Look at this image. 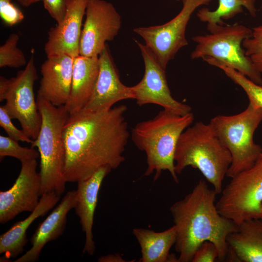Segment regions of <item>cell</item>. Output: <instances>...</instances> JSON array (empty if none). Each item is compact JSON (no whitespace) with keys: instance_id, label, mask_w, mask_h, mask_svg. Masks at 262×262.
Masks as SVG:
<instances>
[{"instance_id":"6da1fadb","label":"cell","mask_w":262,"mask_h":262,"mask_svg":"<svg viewBox=\"0 0 262 262\" xmlns=\"http://www.w3.org/2000/svg\"><path fill=\"white\" fill-rule=\"evenodd\" d=\"M125 105L90 112L69 114L63 131L64 175L66 182L87 179L99 168H117L125 161L130 137Z\"/></svg>"},{"instance_id":"7a4b0ae2","label":"cell","mask_w":262,"mask_h":262,"mask_svg":"<svg viewBox=\"0 0 262 262\" xmlns=\"http://www.w3.org/2000/svg\"><path fill=\"white\" fill-rule=\"evenodd\" d=\"M216 194L200 180L183 198L174 202L169 211L176 230L175 249L179 254L178 262H190L205 241L213 243L220 261H225L229 246L227 238L238 226L218 211L215 203Z\"/></svg>"},{"instance_id":"3957f363","label":"cell","mask_w":262,"mask_h":262,"mask_svg":"<svg viewBox=\"0 0 262 262\" xmlns=\"http://www.w3.org/2000/svg\"><path fill=\"white\" fill-rule=\"evenodd\" d=\"M194 120L191 112L180 115L164 109L153 118L140 122L133 127L131 139L146 155L147 168L144 176H148L155 172V181L163 171L167 170L175 182L179 183L175 169V150L181 134Z\"/></svg>"},{"instance_id":"277c9868","label":"cell","mask_w":262,"mask_h":262,"mask_svg":"<svg viewBox=\"0 0 262 262\" xmlns=\"http://www.w3.org/2000/svg\"><path fill=\"white\" fill-rule=\"evenodd\" d=\"M175 169L180 174L187 166L199 170L217 195L231 163L229 150L209 123L196 122L181 134L176 146Z\"/></svg>"},{"instance_id":"5b68a950","label":"cell","mask_w":262,"mask_h":262,"mask_svg":"<svg viewBox=\"0 0 262 262\" xmlns=\"http://www.w3.org/2000/svg\"><path fill=\"white\" fill-rule=\"evenodd\" d=\"M37 108L41 124L31 147H37L40 158L39 174L41 196L54 192L61 196L66 189L64 175L65 148L63 131L69 113L65 106H56L37 95Z\"/></svg>"},{"instance_id":"8992f818","label":"cell","mask_w":262,"mask_h":262,"mask_svg":"<svg viewBox=\"0 0 262 262\" xmlns=\"http://www.w3.org/2000/svg\"><path fill=\"white\" fill-rule=\"evenodd\" d=\"M262 122V108L249 103L242 112L232 115H218L210 123L229 150L231 163L226 176L232 178L250 168L262 153L254 141V134Z\"/></svg>"},{"instance_id":"52a82bcc","label":"cell","mask_w":262,"mask_h":262,"mask_svg":"<svg viewBox=\"0 0 262 262\" xmlns=\"http://www.w3.org/2000/svg\"><path fill=\"white\" fill-rule=\"evenodd\" d=\"M252 33V29L235 24L223 25L208 34L194 36L192 40L196 45L191 58H213L262 85V74L256 69L241 47L243 41L250 37Z\"/></svg>"},{"instance_id":"ba28073f","label":"cell","mask_w":262,"mask_h":262,"mask_svg":"<svg viewBox=\"0 0 262 262\" xmlns=\"http://www.w3.org/2000/svg\"><path fill=\"white\" fill-rule=\"evenodd\" d=\"M231 179L216 203L219 213L237 226L249 219H262V153L250 168Z\"/></svg>"},{"instance_id":"9c48e42d","label":"cell","mask_w":262,"mask_h":262,"mask_svg":"<svg viewBox=\"0 0 262 262\" xmlns=\"http://www.w3.org/2000/svg\"><path fill=\"white\" fill-rule=\"evenodd\" d=\"M37 79L33 56L15 77L0 76V101H6L3 106L9 116L17 119L23 131L33 140L37 138L41 124L34 92Z\"/></svg>"},{"instance_id":"30bf717a","label":"cell","mask_w":262,"mask_h":262,"mask_svg":"<svg viewBox=\"0 0 262 262\" xmlns=\"http://www.w3.org/2000/svg\"><path fill=\"white\" fill-rule=\"evenodd\" d=\"M212 0H182V9L171 20L161 25L136 28L133 31L143 38L146 45L165 70L178 51L188 45L185 32L193 13L199 6L208 4Z\"/></svg>"},{"instance_id":"8fae6325","label":"cell","mask_w":262,"mask_h":262,"mask_svg":"<svg viewBox=\"0 0 262 262\" xmlns=\"http://www.w3.org/2000/svg\"><path fill=\"white\" fill-rule=\"evenodd\" d=\"M145 65V73L141 81L131 86L134 99L139 106L148 104L160 105L180 115L191 112V107L174 99L168 86L165 69L160 65L150 49L137 40Z\"/></svg>"},{"instance_id":"7c38bea8","label":"cell","mask_w":262,"mask_h":262,"mask_svg":"<svg viewBox=\"0 0 262 262\" xmlns=\"http://www.w3.org/2000/svg\"><path fill=\"white\" fill-rule=\"evenodd\" d=\"M121 16L111 3L88 0L82 29L79 55L98 57L106 42L113 41L121 26Z\"/></svg>"},{"instance_id":"4fadbf2b","label":"cell","mask_w":262,"mask_h":262,"mask_svg":"<svg viewBox=\"0 0 262 262\" xmlns=\"http://www.w3.org/2000/svg\"><path fill=\"white\" fill-rule=\"evenodd\" d=\"M19 174L12 186L0 192V223L4 224L23 212H32L41 196V179L36 159L21 162Z\"/></svg>"},{"instance_id":"5bb4252c","label":"cell","mask_w":262,"mask_h":262,"mask_svg":"<svg viewBox=\"0 0 262 262\" xmlns=\"http://www.w3.org/2000/svg\"><path fill=\"white\" fill-rule=\"evenodd\" d=\"M99 71L91 95L83 110L90 112L107 110L118 101L134 99L131 87L120 81L107 43L98 56Z\"/></svg>"},{"instance_id":"9a60e30c","label":"cell","mask_w":262,"mask_h":262,"mask_svg":"<svg viewBox=\"0 0 262 262\" xmlns=\"http://www.w3.org/2000/svg\"><path fill=\"white\" fill-rule=\"evenodd\" d=\"M88 0H69L63 21L48 32L44 50L47 57L66 54L73 58L79 55L83 18Z\"/></svg>"},{"instance_id":"2e32d148","label":"cell","mask_w":262,"mask_h":262,"mask_svg":"<svg viewBox=\"0 0 262 262\" xmlns=\"http://www.w3.org/2000/svg\"><path fill=\"white\" fill-rule=\"evenodd\" d=\"M74 58L66 54L47 57L40 67L37 95L56 106L65 105L71 92Z\"/></svg>"},{"instance_id":"e0dca14e","label":"cell","mask_w":262,"mask_h":262,"mask_svg":"<svg viewBox=\"0 0 262 262\" xmlns=\"http://www.w3.org/2000/svg\"><path fill=\"white\" fill-rule=\"evenodd\" d=\"M113 169L109 166L99 168L87 179L77 182L76 201L74 209L85 234L82 253L92 256L96 250L93 234L95 211L102 182Z\"/></svg>"},{"instance_id":"ac0fdd59","label":"cell","mask_w":262,"mask_h":262,"mask_svg":"<svg viewBox=\"0 0 262 262\" xmlns=\"http://www.w3.org/2000/svg\"><path fill=\"white\" fill-rule=\"evenodd\" d=\"M77 191H68L60 204L36 228L31 238V248L15 262L37 261L41 252L50 241L57 239L65 231L68 213L75 207Z\"/></svg>"},{"instance_id":"d6986e66","label":"cell","mask_w":262,"mask_h":262,"mask_svg":"<svg viewBox=\"0 0 262 262\" xmlns=\"http://www.w3.org/2000/svg\"><path fill=\"white\" fill-rule=\"evenodd\" d=\"M98 71V56L79 55L74 58L70 95L65 105L69 114L84 107L92 93Z\"/></svg>"},{"instance_id":"ffe728a7","label":"cell","mask_w":262,"mask_h":262,"mask_svg":"<svg viewBox=\"0 0 262 262\" xmlns=\"http://www.w3.org/2000/svg\"><path fill=\"white\" fill-rule=\"evenodd\" d=\"M60 196L54 192L42 195L36 208L24 220L15 223L7 231L0 236V254L5 258L18 256L23 252L26 245V232L32 223L40 216L45 215L56 205Z\"/></svg>"},{"instance_id":"44dd1931","label":"cell","mask_w":262,"mask_h":262,"mask_svg":"<svg viewBox=\"0 0 262 262\" xmlns=\"http://www.w3.org/2000/svg\"><path fill=\"white\" fill-rule=\"evenodd\" d=\"M132 234L139 243L141 252L139 262H178L174 254H170L176 240L174 225L161 232L144 228H134Z\"/></svg>"},{"instance_id":"7402d4cb","label":"cell","mask_w":262,"mask_h":262,"mask_svg":"<svg viewBox=\"0 0 262 262\" xmlns=\"http://www.w3.org/2000/svg\"><path fill=\"white\" fill-rule=\"evenodd\" d=\"M228 246L240 262H262V219H249L227 238Z\"/></svg>"},{"instance_id":"603a6c76","label":"cell","mask_w":262,"mask_h":262,"mask_svg":"<svg viewBox=\"0 0 262 262\" xmlns=\"http://www.w3.org/2000/svg\"><path fill=\"white\" fill-rule=\"evenodd\" d=\"M218 7L215 10L211 11L207 8L200 9L197 16L203 22L207 23V30L210 33L217 31L224 25L223 19L233 18L241 13L244 7L250 15L255 17L257 14L255 7L256 0H218Z\"/></svg>"},{"instance_id":"cb8c5ba5","label":"cell","mask_w":262,"mask_h":262,"mask_svg":"<svg viewBox=\"0 0 262 262\" xmlns=\"http://www.w3.org/2000/svg\"><path fill=\"white\" fill-rule=\"evenodd\" d=\"M203 60L223 70L229 78L244 90L249 99V103L262 108V85L254 82L238 71L213 58L205 57Z\"/></svg>"},{"instance_id":"d4e9b609","label":"cell","mask_w":262,"mask_h":262,"mask_svg":"<svg viewBox=\"0 0 262 262\" xmlns=\"http://www.w3.org/2000/svg\"><path fill=\"white\" fill-rule=\"evenodd\" d=\"M19 35L15 33L9 35L0 47V67L19 68L27 64L23 51L17 47Z\"/></svg>"},{"instance_id":"484cf974","label":"cell","mask_w":262,"mask_h":262,"mask_svg":"<svg viewBox=\"0 0 262 262\" xmlns=\"http://www.w3.org/2000/svg\"><path fill=\"white\" fill-rule=\"evenodd\" d=\"M15 158L20 162L37 159L40 156L38 150L31 147H22L15 140L9 136L0 135V159L5 157Z\"/></svg>"},{"instance_id":"4316f807","label":"cell","mask_w":262,"mask_h":262,"mask_svg":"<svg viewBox=\"0 0 262 262\" xmlns=\"http://www.w3.org/2000/svg\"><path fill=\"white\" fill-rule=\"evenodd\" d=\"M246 55L251 60L256 69L262 74V25L252 29L250 37L242 43Z\"/></svg>"},{"instance_id":"83f0119b","label":"cell","mask_w":262,"mask_h":262,"mask_svg":"<svg viewBox=\"0 0 262 262\" xmlns=\"http://www.w3.org/2000/svg\"><path fill=\"white\" fill-rule=\"evenodd\" d=\"M12 118L6 112L3 105L0 106V126L8 136L17 141L25 142L32 144L34 140L30 138L23 131L17 128L12 122Z\"/></svg>"},{"instance_id":"f1b7e54d","label":"cell","mask_w":262,"mask_h":262,"mask_svg":"<svg viewBox=\"0 0 262 262\" xmlns=\"http://www.w3.org/2000/svg\"><path fill=\"white\" fill-rule=\"evenodd\" d=\"M0 16L3 22L9 26L15 25L24 18L23 13L11 0H0Z\"/></svg>"},{"instance_id":"f546056e","label":"cell","mask_w":262,"mask_h":262,"mask_svg":"<svg viewBox=\"0 0 262 262\" xmlns=\"http://www.w3.org/2000/svg\"><path fill=\"white\" fill-rule=\"evenodd\" d=\"M218 258L216 246L212 242H202L195 251L192 262H214Z\"/></svg>"},{"instance_id":"4dcf8cb0","label":"cell","mask_w":262,"mask_h":262,"mask_svg":"<svg viewBox=\"0 0 262 262\" xmlns=\"http://www.w3.org/2000/svg\"><path fill=\"white\" fill-rule=\"evenodd\" d=\"M44 7L57 24L64 19L69 0H42Z\"/></svg>"},{"instance_id":"1f68e13d","label":"cell","mask_w":262,"mask_h":262,"mask_svg":"<svg viewBox=\"0 0 262 262\" xmlns=\"http://www.w3.org/2000/svg\"><path fill=\"white\" fill-rule=\"evenodd\" d=\"M99 262H126L120 254H108L101 256L98 259Z\"/></svg>"},{"instance_id":"d6a6232c","label":"cell","mask_w":262,"mask_h":262,"mask_svg":"<svg viewBox=\"0 0 262 262\" xmlns=\"http://www.w3.org/2000/svg\"><path fill=\"white\" fill-rule=\"evenodd\" d=\"M18 2L23 7H29L32 4L42 0H17Z\"/></svg>"},{"instance_id":"836d02e7","label":"cell","mask_w":262,"mask_h":262,"mask_svg":"<svg viewBox=\"0 0 262 262\" xmlns=\"http://www.w3.org/2000/svg\"></svg>"},{"instance_id":"e575fe53","label":"cell","mask_w":262,"mask_h":262,"mask_svg":"<svg viewBox=\"0 0 262 262\" xmlns=\"http://www.w3.org/2000/svg\"></svg>"}]
</instances>
